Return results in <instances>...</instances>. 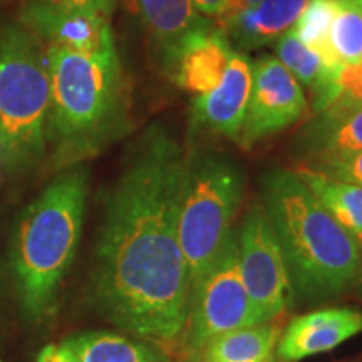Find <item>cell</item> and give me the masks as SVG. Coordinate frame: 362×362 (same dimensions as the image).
Returning <instances> with one entry per match:
<instances>
[{
    "instance_id": "cell-1",
    "label": "cell",
    "mask_w": 362,
    "mask_h": 362,
    "mask_svg": "<svg viewBox=\"0 0 362 362\" xmlns=\"http://www.w3.org/2000/svg\"><path fill=\"white\" fill-rule=\"evenodd\" d=\"M185 156L165 126L144 131L104 202L90 270L98 310L158 346L180 341L192 298L178 238Z\"/></svg>"
},
{
    "instance_id": "cell-2",
    "label": "cell",
    "mask_w": 362,
    "mask_h": 362,
    "mask_svg": "<svg viewBox=\"0 0 362 362\" xmlns=\"http://www.w3.org/2000/svg\"><path fill=\"white\" fill-rule=\"evenodd\" d=\"M51 83L47 148L57 168L98 155L128 129L129 104L116 45L83 52L45 44Z\"/></svg>"
},
{
    "instance_id": "cell-3",
    "label": "cell",
    "mask_w": 362,
    "mask_h": 362,
    "mask_svg": "<svg viewBox=\"0 0 362 362\" xmlns=\"http://www.w3.org/2000/svg\"><path fill=\"white\" fill-rule=\"evenodd\" d=\"M262 205L282 248L293 297L319 304L356 284L362 253L296 171L274 168L262 176Z\"/></svg>"
},
{
    "instance_id": "cell-4",
    "label": "cell",
    "mask_w": 362,
    "mask_h": 362,
    "mask_svg": "<svg viewBox=\"0 0 362 362\" xmlns=\"http://www.w3.org/2000/svg\"><path fill=\"white\" fill-rule=\"evenodd\" d=\"M88 194V171L71 166L45 187L17 221L11 270L30 320L47 319L56 309L59 288L78 252Z\"/></svg>"
},
{
    "instance_id": "cell-5",
    "label": "cell",
    "mask_w": 362,
    "mask_h": 362,
    "mask_svg": "<svg viewBox=\"0 0 362 362\" xmlns=\"http://www.w3.org/2000/svg\"><path fill=\"white\" fill-rule=\"evenodd\" d=\"M51 111L45 49L24 25L0 29V156L11 171L29 170L47 153Z\"/></svg>"
},
{
    "instance_id": "cell-6",
    "label": "cell",
    "mask_w": 362,
    "mask_h": 362,
    "mask_svg": "<svg viewBox=\"0 0 362 362\" xmlns=\"http://www.w3.org/2000/svg\"><path fill=\"white\" fill-rule=\"evenodd\" d=\"M245 194V173L232 158L189 151L185 156L178 205V238L193 291L233 235Z\"/></svg>"
},
{
    "instance_id": "cell-7",
    "label": "cell",
    "mask_w": 362,
    "mask_h": 362,
    "mask_svg": "<svg viewBox=\"0 0 362 362\" xmlns=\"http://www.w3.org/2000/svg\"><path fill=\"white\" fill-rule=\"evenodd\" d=\"M262 322L242 282L237 232H233L218 259L192 291L188 320L181 336L185 357L188 362H200L206 346L216 337Z\"/></svg>"
},
{
    "instance_id": "cell-8",
    "label": "cell",
    "mask_w": 362,
    "mask_h": 362,
    "mask_svg": "<svg viewBox=\"0 0 362 362\" xmlns=\"http://www.w3.org/2000/svg\"><path fill=\"white\" fill-rule=\"evenodd\" d=\"M242 282L264 322L288 310L293 288L282 248L262 203L247 211L237 232Z\"/></svg>"
},
{
    "instance_id": "cell-9",
    "label": "cell",
    "mask_w": 362,
    "mask_h": 362,
    "mask_svg": "<svg viewBox=\"0 0 362 362\" xmlns=\"http://www.w3.org/2000/svg\"><path fill=\"white\" fill-rule=\"evenodd\" d=\"M307 111V98L298 81L277 57L262 56L252 62V90L238 144L252 148L296 124Z\"/></svg>"
},
{
    "instance_id": "cell-10",
    "label": "cell",
    "mask_w": 362,
    "mask_h": 362,
    "mask_svg": "<svg viewBox=\"0 0 362 362\" xmlns=\"http://www.w3.org/2000/svg\"><path fill=\"white\" fill-rule=\"evenodd\" d=\"M232 54L228 35L206 22L183 35L163 64L180 89L202 96L221 83Z\"/></svg>"
},
{
    "instance_id": "cell-11",
    "label": "cell",
    "mask_w": 362,
    "mask_h": 362,
    "mask_svg": "<svg viewBox=\"0 0 362 362\" xmlns=\"http://www.w3.org/2000/svg\"><path fill=\"white\" fill-rule=\"evenodd\" d=\"M252 90V61L247 54L233 52L223 79L208 94L192 103L193 131L238 141Z\"/></svg>"
},
{
    "instance_id": "cell-12",
    "label": "cell",
    "mask_w": 362,
    "mask_h": 362,
    "mask_svg": "<svg viewBox=\"0 0 362 362\" xmlns=\"http://www.w3.org/2000/svg\"><path fill=\"white\" fill-rule=\"evenodd\" d=\"M362 332V312L352 307H329L300 314L282 330L279 362H300L324 354Z\"/></svg>"
},
{
    "instance_id": "cell-13",
    "label": "cell",
    "mask_w": 362,
    "mask_h": 362,
    "mask_svg": "<svg viewBox=\"0 0 362 362\" xmlns=\"http://www.w3.org/2000/svg\"><path fill=\"white\" fill-rule=\"evenodd\" d=\"M21 22L45 44L66 45L83 52H101L116 45L106 17L57 12L27 0Z\"/></svg>"
},
{
    "instance_id": "cell-14",
    "label": "cell",
    "mask_w": 362,
    "mask_h": 362,
    "mask_svg": "<svg viewBox=\"0 0 362 362\" xmlns=\"http://www.w3.org/2000/svg\"><path fill=\"white\" fill-rule=\"evenodd\" d=\"M296 148L307 158L342 151H362V103H334L307 123Z\"/></svg>"
},
{
    "instance_id": "cell-15",
    "label": "cell",
    "mask_w": 362,
    "mask_h": 362,
    "mask_svg": "<svg viewBox=\"0 0 362 362\" xmlns=\"http://www.w3.org/2000/svg\"><path fill=\"white\" fill-rule=\"evenodd\" d=\"M123 4L146 30L163 62L183 35L208 22L192 0H123Z\"/></svg>"
},
{
    "instance_id": "cell-16",
    "label": "cell",
    "mask_w": 362,
    "mask_h": 362,
    "mask_svg": "<svg viewBox=\"0 0 362 362\" xmlns=\"http://www.w3.org/2000/svg\"><path fill=\"white\" fill-rule=\"evenodd\" d=\"M309 0H260L225 27L223 33L240 47L257 49L277 42L291 33Z\"/></svg>"
},
{
    "instance_id": "cell-17",
    "label": "cell",
    "mask_w": 362,
    "mask_h": 362,
    "mask_svg": "<svg viewBox=\"0 0 362 362\" xmlns=\"http://www.w3.org/2000/svg\"><path fill=\"white\" fill-rule=\"evenodd\" d=\"M275 54L282 66L298 81L314 93V111L320 112L336 101V76L329 69L324 59L298 40L292 33L284 34L275 42Z\"/></svg>"
},
{
    "instance_id": "cell-18",
    "label": "cell",
    "mask_w": 362,
    "mask_h": 362,
    "mask_svg": "<svg viewBox=\"0 0 362 362\" xmlns=\"http://www.w3.org/2000/svg\"><path fill=\"white\" fill-rule=\"evenodd\" d=\"M79 362H165V356L144 339L110 330H90L64 341Z\"/></svg>"
},
{
    "instance_id": "cell-19",
    "label": "cell",
    "mask_w": 362,
    "mask_h": 362,
    "mask_svg": "<svg viewBox=\"0 0 362 362\" xmlns=\"http://www.w3.org/2000/svg\"><path fill=\"white\" fill-rule=\"evenodd\" d=\"M296 173L325 210L354 238L362 253V188L298 166Z\"/></svg>"
},
{
    "instance_id": "cell-20",
    "label": "cell",
    "mask_w": 362,
    "mask_h": 362,
    "mask_svg": "<svg viewBox=\"0 0 362 362\" xmlns=\"http://www.w3.org/2000/svg\"><path fill=\"white\" fill-rule=\"evenodd\" d=\"M282 336L279 324L262 322L216 337L206 346L208 362H275V351Z\"/></svg>"
},
{
    "instance_id": "cell-21",
    "label": "cell",
    "mask_w": 362,
    "mask_h": 362,
    "mask_svg": "<svg viewBox=\"0 0 362 362\" xmlns=\"http://www.w3.org/2000/svg\"><path fill=\"white\" fill-rule=\"evenodd\" d=\"M337 8V0H309L291 33L307 49L319 54L329 69L339 72L341 64L330 47V25Z\"/></svg>"
},
{
    "instance_id": "cell-22",
    "label": "cell",
    "mask_w": 362,
    "mask_h": 362,
    "mask_svg": "<svg viewBox=\"0 0 362 362\" xmlns=\"http://www.w3.org/2000/svg\"><path fill=\"white\" fill-rule=\"evenodd\" d=\"M330 47L341 66L362 59V8L356 0H337L330 25Z\"/></svg>"
},
{
    "instance_id": "cell-23",
    "label": "cell",
    "mask_w": 362,
    "mask_h": 362,
    "mask_svg": "<svg viewBox=\"0 0 362 362\" xmlns=\"http://www.w3.org/2000/svg\"><path fill=\"white\" fill-rule=\"evenodd\" d=\"M302 166L362 188V151H342L307 158Z\"/></svg>"
},
{
    "instance_id": "cell-24",
    "label": "cell",
    "mask_w": 362,
    "mask_h": 362,
    "mask_svg": "<svg viewBox=\"0 0 362 362\" xmlns=\"http://www.w3.org/2000/svg\"><path fill=\"white\" fill-rule=\"evenodd\" d=\"M29 2L57 12L84 13V16H99L110 19L116 0H29Z\"/></svg>"
},
{
    "instance_id": "cell-25",
    "label": "cell",
    "mask_w": 362,
    "mask_h": 362,
    "mask_svg": "<svg viewBox=\"0 0 362 362\" xmlns=\"http://www.w3.org/2000/svg\"><path fill=\"white\" fill-rule=\"evenodd\" d=\"M362 103V59L356 64L342 66L336 76V101Z\"/></svg>"
},
{
    "instance_id": "cell-26",
    "label": "cell",
    "mask_w": 362,
    "mask_h": 362,
    "mask_svg": "<svg viewBox=\"0 0 362 362\" xmlns=\"http://www.w3.org/2000/svg\"><path fill=\"white\" fill-rule=\"evenodd\" d=\"M259 2L260 0H223L218 16L215 17L216 27H220V29L223 30L230 22H233L237 17L242 16V13L250 11V8L255 7Z\"/></svg>"
},
{
    "instance_id": "cell-27",
    "label": "cell",
    "mask_w": 362,
    "mask_h": 362,
    "mask_svg": "<svg viewBox=\"0 0 362 362\" xmlns=\"http://www.w3.org/2000/svg\"><path fill=\"white\" fill-rule=\"evenodd\" d=\"M37 362H79L74 352L66 342L62 344H47L39 352Z\"/></svg>"
},
{
    "instance_id": "cell-28",
    "label": "cell",
    "mask_w": 362,
    "mask_h": 362,
    "mask_svg": "<svg viewBox=\"0 0 362 362\" xmlns=\"http://www.w3.org/2000/svg\"><path fill=\"white\" fill-rule=\"evenodd\" d=\"M192 2L193 7L197 8V12L200 13V16L216 17L218 16L223 0H192Z\"/></svg>"
},
{
    "instance_id": "cell-29",
    "label": "cell",
    "mask_w": 362,
    "mask_h": 362,
    "mask_svg": "<svg viewBox=\"0 0 362 362\" xmlns=\"http://www.w3.org/2000/svg\"><path fill=\"white\" fill-rule=\"evenodd\" d=\"M357 287H359V292H361V296H362V269H361V274H359V277H357Z\"/></svg>"
},
{
    "instance_id": "cell-30",
    "label": "cell",
    "mask_w": 362,
    "mask_h": 362,
    "mask_svg": "<svg viewBox=\"0 0 362 362\" xmlns=\"http://www.w3.org/2000/svg\"><path fill=\"white\" fill-rule=\"evenodd\" d=\"M356 2H357V4H359V7L362 8V0H356Z\"/></svg>"
},
{
    "instance_id": "cell-31",
    "label": "cell",
    "mask_w": 362,
    "mask_h": 362,
    "mask_svg": "<svg viewBox=\"0 0 362 362\" xmlns=\"http://www.w3.org/2000/svg\"><path fill=\"white\" fill-rule=\"evenodd\" d=\"M200 362H208V361H205V359H202V361H200Z\"/></svg>"
},
{
    "instance_id": "cell-32",
    "label": "cell",
    "mask_w": 362,
    "mask_h": 362,
    "mask_svg": "<svg viewBox=\"0 0 362 362\" xmlns=\"http://www.w3.org/2000/svg\"><path fill=\"white\" fill-rule=\"evenodd\" d=\"M0 362H2V361H0Z\"/></svg>"
}]
</instances>
